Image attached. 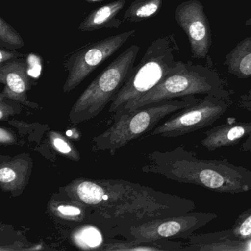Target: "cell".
Segmentation results:
<instances>
[{
  "instance_id": "19",
  "label": "cell",
  "mask_w": 251,
  "mask_h": 251,
  "mask_svg": "<svg viewBox=\"0 0 251 251\" xmlns=\"http://www.w3.org/2000/svg\"><path fill=\"white\" fill-rule=\"evenodd\" d=\"M24 46L21 35L6 20L0 17V48L15 50Z\"/></svg>"
},
{
  "instance_id": "26",
  "label": "cell",
  "mask_w": 251,
  "mask_h": 251,
  "mask_svg": "<svg viewBox=\"0 0 251 251\" xmlns=\"http://www.w3.org/2000/svg\"><path fill=\"white\" fill-rule=\"evenodd\" d=\"M0 142L2 145H9L16 142V138L9 130H6L4 127L0 129Z\"/></svg>"
},
{
  "instance_id": "6",
  "label": "cell",
  "mask_w": 251,
  "mask_h": 251,
  "mask_svg": "<svg viewBox=\"0 0 251 251\" xmlns=\"http://www.w3.org/2000/svg\"><path fill=\"white\" fill-rule=\"evenodd\" d=\"M230 93L209 94L177 112L152 130V136L177 138L209 127L223 117L231 105Z\"/></svg>"
},
{
  "instance_id": "13",
  "label": "cell",
  "mask_w": 251,
  "mask_h": 251,
  "mask_svg": "<svg viewBox=\"0 0 251 251\" xmlns=\"http://www.w3.org/2000/svg\"><path fill=\"white\" fill-rule=\"evenodd\" d=\"M251 238V208L238 216L230 228L211 233L191 235L185 244H208L227 241H243Z\"/></svg>"
},
{
  "instance_id": "24",
  "label": "cell",
  "mask_w": 251,
  "mask_h": 251,
  "mask_svg": "<svg viewBox=\"0 0 251 251\" xmlns=\"http://www.w3.org/2000/svg\"><path fill=\"white\" fill-rule=\"evenodd\" d=\"M237 105L242 109L251 113V89L239 96Z\"/></svg>"
},
{
  "instance_id": "27",
  "label": "cell",
  "mask_w": 251,
  "mask_h": 251,
  "mask_svg": "<svg viewBox=\"0 0 251 251\" xmlns=\"http://www.w3.org/2000/svg\"><path fill=\"white\" fill-rule=\"evenodd\" d=\"M241 150L251 152V133L245 139V142L242 143Z\"/></svg>"
},
{
  "instance_id": "1",
  "label": "cell",
  "mask_w": 251,
  "mask_h": 251,
  "mask_svg": "<svg viewBox=\"0 0 251 251\" xmlns=\"http://www.w3.org/2000/svg\"><path fill=\"white\" fill-rule=\"evenodd\" d=\"M153 157L152 170L173 181L196 185L217 193L251 192V169L236 165L227 158H200L183 145L156 152Z\"/></svg>"
},
{
  "instance_id": "12",
  "label": "cell",
  "mask_w": 251,
  "mask_h": 251,
  "mask_svg": "<svg viewBox=\"0 0 251 251\" xmlns=\"http://www.w3.org/2000/svg\"><path fill=\"white\" fill-rule=\"evenodd\" d=\"M32 161L25 155L2 163L0 167V184L2 190L14 195L23 193L30 178Z\"/></svg>"
},
{
  "instance_id": "28",
  "label": "cell",
  "mask_w": 251,
  "mask_h": 251,
  "mask_svg": "<svg viewBox=\"0 0 251 251\" xmlns=\"http://www.w3.org/2000/svg\"><path fill=\"white\" fill-rule=\"evenodd\" d=\"M83 1L89 2V3H97V2H103L105 0H83Z\"/></svg>"
},
{
  "instance_id": "3",
  "label": "cell",
  "mask_w": 251,
  "mask_h": 251,
  "mask_svg": "<svg viewBox=\"0 0 251 251\" xmlns=\"http://www.w3.org/2000/svg\"><path fill=\"white\" fill-rule=\"evenodd\" d=\"M224 81L215 70L191 61H180L171 73L155 88L124 107L115 117L148 105L190 95L228 94Z\"/></svg>"
},
{
  "instance_id": "25",
  "label": "cell",
  "mask_w": 251,
  "mask_h": 251,
  "mask_svg": "<svg viewBox=\"0 0 251 251\" xmlns=\"http://www.w3.org/2000/svg\"><path fill=\"white\" fill-rule=\"evenodd\" d=\"M0 120L3 121V120H7L8 117L12 115L15 113V110L11 105H8V102H5V98H1L0 97Z\"/></svg>"
},
{
  "instance_id": "11",
  "label": "cell",
  "mask_w": 251,
  "mask_h": 251,
  "mask_svg": "<svg viewBox=\"0 0 251 251\" xmlns=\"http://www.w3.org/2000/svg\"><path fill=\"white\" fill-rule=\"evenodd\" d=\"M251 133V121L233 122L219 125L204 133L201 145L209 151L232 147L246 139Z\"/></svg>"
},
{
  "instance_id": "5",
  "label": "cell",
  "mask_w": 251,
  "mask_h": 251,
  "mask_svg": "<svg viewBox=\"0 0 251 251\" xmlns=\"http://www.w3.org/2000/svg\"><path fill=\"white\" fill-rule=\"evenodd\" d=\"M139 51V45L128 47L97 76L72 107L70 122L85 123L102 112L128 78Z\"/></svg>"
},
{
  "instance_id": "18",
  "label": "cell",
  "mask_w": 251,
  "mask_h": 251,
  "mask_svg": "<svg viewBox=\"0 0 251 251\" xmlns=\"http://www.w3.org/2000/svg\"><path fill=\"white\" fill-rule=\"evenodd\" d=\"M75 191L80 201L89 205H96L104 199H107L104 189L94 182H80L77 185Z\"/></svg>"
},
{
  "instance_id": "20",
  "label": "cell",
  "mask_w": 251,
  "mask_h": 251,
  "mask_svg": "<svg viewBox=\"0 0 251 251\" xmlns=\"http://www.w3.org/2000/svg\"><path fill=\"white\" fill-rule=\"evenodd\" d=\"M73 239L79 247L83 249L98 248L102 242L100 232L92 226H86L78 229L73 234Z\"/></svg>"
},
{
  "instance_id": "10",
  "label": "cell",
  "mask_w": 251,
  "mask_h": 251,
  "mask_svg": "<svg viewBox=\"0 0 251 251\" xmlns=\"http://www.w3.org/2000/svg\"><path fill=\"white\" fill-rule=\"evenodd\" d=\"M0 82L4 85L0 97L31 108H37V104L30 102L27 98V93L31 89V82L24 58L0 65Z\"/></svg>"
},
{
  "instance_id": "29",
  "label": "cell",
  "mask_w": 251,
  "mask_h": 251,
  "mask_svg": "<svg viewBox=\"0 0 251 251\" xmlns=\"http://www.w3.org/2000/svg\"><path fill=\"white\" fill-rule=\"evenodd\" d=\"M245 26H251V16L249 17V19H248V20H247L246 22H245Z\"/></svg>"
},
{
  "instance_id": "8",
  "label": "cell",
  "mask_w": 251,
  "mask_h": 251,
  "mask_svg": "<svg viewBox=\"0 0 251 251\" xmlns=\"http://www.w3.org/2000/svg\"><path fill=\"white\" fill-rule=\"evenodd\" d=\"M175 20L189 39L193 59H205L212 45L211 27L199 0H188L175 11Z\"/></svg>"
},
{
  "instance_id": "16",
  "label": "cell",
  "mask_w": 251,
  "mask_h": 251,
  "mask_svg": "<svg viewBox=\"0 0 251 251\" xmlns=\"http://www.w3.org/2000/svg\"><path fill=\"white\" fill-rule=\"evenodd\" d=\"M163 0H133L127 8L123 20L128 23H140L152 18L162 8Z\"/></svg>"
},
{
  "instance_id": "15",
  "label": "cell",
  "mask_w": 251,
  "mask_h": 251,
  "mask_svg": "<svg viewBox=\"0 0 251 251\" xmlns=\"http://www.w3.org/2000/svg\"><path fill=\"white\" fill-rule=\"evenodd\" d=\"M224 65L227 73L237 78L251 77V36L239 42L226 55Z\"/></svg>"
},
{
  "instance_id": "17",
  "label": "cell",
  "mask_w": 251,
  "mask_h": 251,
  "mask_svg": "<svg viewBox=\"0 0 251 251\" xmlns=\"http://www.w3.org/2000/svg\"><path fill=\"white\" fill-rule=\"evenodd\" d=\"M182 251H251V238L208 244H185Z\"/></svg>"
},
{
  "instance_id": "23",
  "label": "cell",
  "mask_w": 251,
  "mask_h": 251,
  "mask_svg": "<svg viewBox=\"0 0 251 251\" xmlns=\"http://www.w3.org/2000/svg\"><path fill=\"white\" fill-rule=\"evenodd\" d=\"M24 55L17 52L14 50L5 49L1 48L0 49V65L9 62L13 60L18 59V58H24Z\"/></svg>"
},
{
  "instance_id": "21",
  "label": "cell",
  "mask_w": 251,
  "mask_h": 251,
  "mask_svg": "<svg viewBox=\"0 0 251 251\" xmlns=\"http://www.w3.org/2000/svg\"><path fill=\"white\" fill-rule=\"evenodd\" d=\"M50 140L54 149L60 153L75 161L80 160V155L77 150L62 135L56 132H52L50 134Z\"/></svg>"
},
{
  "instance_id": "2",
  "label": "cell",
  "mask_w": 251,
  "mask_h": 251,
  "mask_svg": "<svg viewBox=\"0 0 251 251\" xmlns=\"http://www.w3.org/2000/svg\"><path fill=\"white\" fill-rule=\"evenodd\" d=\"M179 51L174 34L160 36L154 40L110 102L109 112L119 114L127 104L158 86L180 62L176 58Z\"/></svg>"
},
{
  "instance_id": "4",
  "label": "cell",
  "mask_w": 251,
  "mask_h": 251,
  "mask_svg": "<svg viewBox=\"0 0 251 251\" xmlns=\"http://www.w3.org/2000/svg\"><path fill=\"white\" fill-rule=\"evenodd\" d=\"M201 100L195 95L170 100L135 110L115 117L114 124L93 139V150L108 151L114 155L117 150L153 130L160 121L190 106Z\"/></svg>"
},
{
  "instance_id": "14",
  "label": "cell",
  "mask_w": 251,
  "mask_h": 251,
  "mask_svg": "<svg viewBox=\"0 0 251 251\" xmlns=\"http://www.w3.org/2000/svg\"><path fill=\"white\" fill-rule=\"evenodd\" d=\"M126 4V0H115L93 10L79 25V31L85 33L105 28H119L124 20L117 18V15Z\"/></svg>"
},
{
  "instance_id": "7",
  "label": "cell",
  "mask_w": 251,
  "mask_h": 251,
  "mask_svg": "<svg viewBox=\"0 0 251 251\" xmlns=\"http://www.w3.org/2000/svg\"><path fill=\"white\" fill-rule=\"evenodd\" d=\"M135 34V30L123 32L86 44L70 52L65 57L62 64L67 72V78L63 86V92L70 93L76 89Z\"/></svg>"
},
{
  "instance_id": "22",
  "label": "cell",
  "mask_w": 251,
  "mask_h": 251,
  "mask_svg": "<svg viewBox=\"0 0 251 251\" xmlns=\"http://www.w3.org/2000/svg\"><path fill=\"white\" fill-rule=\"evenodd\" d=\"M55 213L64 218L76 219L82 215V211L78 207L70 205H60L55 208Z\"/></svg>"
},
{
  "instance_id": "9",
  "label": "cell",
  "mask_w": 251,
  "mask_h": 251,
  "mask_svg": "<svg viewBox=\"0 0 251 251\" xmlns=\"http://www.w3.org/2000/svg\"><path fill=\"white\" fill-rule=\"evenodd\" d=\"M217 217L215 213L191 211L182 215L158 218L140 227L139 237L152 242L170 238L186 239Z\"/></svg>"
}]
</instances>
